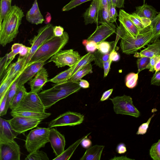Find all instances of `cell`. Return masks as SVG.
I'll list each match as a JSON object with an SVG mask.
<instances>
[{"label": "cell", "mask_w": 160, "mask_h": 160, "mask_svg": "<svg viewBox=\"0 0 160 160\" xmlns=\"http://www.w3.org/2000/svg\"><path fill=\"white\" fill-rule=\"evenodd\" d=\"M24 16L20 8L16 5L12 6L0 26V44L2 46H5L16 37Z\"/></svg>", "instance_id": "cell-1"}, {"label": "cell", "mask_w": 160, "mask_h": 160, "mask_svg": "<svg viewBox=\"0 0 160 160\" xmlns=\"http://www.w3.org/2000/svg\"><path fill=\"white\" fill-rule=\"evenodd\" d=\"M81 88L78 82L68 81L56 84L51 88L43 90L38 94L46 109L59 101L77 92Z\"/></svg>", "instance_id": "cell-2"}, {"label": "cell", "mask_w": 160, "mask_h": 160, "mask_svg": "<svg viewBox=\"0 0 160 160\" xmlns=\"http://www.w3.org/2000/svg\"><path fill=\"white\" fill-rule=\"evenodd\" d=\"M68 40L69 35L66 32H64L61 36L58 37L54 36L43 43L38 49L32 56L25 68L29 65L36 62H45L61 50L67 43Z\"/></svg>", "instance_id": "cell-3"}, {"label": "cell", "mask_w": 160, "mask_h": 160, "mask_svg": "<svg viewBox=\"0 0 160 160\" xmlns=\"http://www.w3.org/2000/svg\"><path fill=\"white\" fill-rule=\"evenodd\" d=\"M153 37L152 30L150 26L141 31L136 38L133 37L125 29L120 43L122 51L128 55L135 54L150 42Z\"/></svg>", "instance_id": "cell-4"}, {"label": "cell", "mask_w": 160, "mask_h": 160, "mask_svg": "<svg viewBox=\"0 0 160 160\" xmlns=\"http://www.w3.org/2000/svg\"><path fill=\"white\" fill-rule=\"evenodd\" d=\"M50 128H38L31 130L25 140V146L27 151L31 153L44 147L49 142L48 136Z\"/></svg>", "instance_id": "cell-5"}, {"label": "cell", "mask_w": 160, "mask_h": 160, "mask_svg": "<svg viewBox=\"0 0 160 160\" xmlns=\"http://www.w3.org/2000/svg\"><path fill=\"white\" fill-rule=\"evenodd\" d=\"M54 26L50 23L40 28L38 34L30 41L31 45L29 52L26 56L25 63L22 71L25 68L32 56L44 42L54 37Z\"/></svg>", "instance_id": "cell-6"}, {"label": "cell", "mask_w": 160, "mask_h": 160, "mask_svg": "<svg viewBox=\"0 0 160 160\" xmlns=\"http://www.w3.org/2000/svg\"><path fill=\"white\" fill-rule=\"evenodd\" d=\"M115 112L117 114L131 116L138 118L140 112L133 103L132 98L129 96L124 95L117 96L112 98Z\"/></svg>", "instance_id": "cell-7"}, {"label": "cell", "mask_w": 160, "mask_h": 160, "mask_svg": "<svg viewBox=\"0 0 160 160\" xmlns=\"http://www.w3.org/2000/svg\"><path fill=\"white\" fill-rule=\"evenodd\" d=\"M45 108L38 93L27 92L18 106L12 111L45 112Z\"/></svg>", "instance_id": "cell-8"}, {"label": "cell", "mask_w": 160, "mask_h": 160, "mask_svg": "<svg viewBox=\"0 0 160 160\" xmlns=\"http://www.w3.org/2000/svg\"><path fill=\"white\" fill-rule=\"evenodd\" d=\"M81 58L78 52L72 49L61 50L52 56L48 62H53L58 68L66 66L71 67L76 64Z\"/></svg>", "instance_id": "cell-9"}, {"label": "cell", "mask_w": 160, "mask_h": 160, "mask_svg": "<svg viewBox=\"0 0 160 160\" xmlns=\"http://www.w3.org/2000/svg\"><path fill=\"white\" fill-rule=\"evenodd\" d=\"M84 116L80 113L71 111L67 112L52 120L48 124V127L62 126H74L82 123Z\"/></svg>", "instance_id": "cell-10"}, {"label": "cell", "mask_w": 160, "mask_h": 160, "mask_svg": "<svg viewBox=\"0 0 160 160\" xmlns=\"http://www.w3.org/2000/svg\"><path fill=\"white\" fill-rule=\"evenodd\" d=\"M43 119V118L16 116L9 121L13 129L21 134L36 127Z\"/></svg>", "instance_id": "cell-11"}, {"label": "cell", "mask_w": 160, "mask_h": 160, "mask_svg": "<svg viewBox=\"0 0 160 160\" xmlns=\"http://www.w3.org/2000/svg\"><path fill=\"white\" fill-rule=\"evenodd\" d=\"M19 146L14 140H0V160H20Z\"/></svg>", "instance_id": "cell-12"}, {"label": "cell", "mask_w": 160, "mask_h": 160, "mask_svg": "<svg viewBox=\"0 0 160 160\" xmlns=\"http://www.w3.org/2000/svg\"><path fill=\"white\" fill-rule=\"evenodd\" d=\"M115 25L110 22L101 24L97 25L94 32L87 38L88 40H92L97 44L104 41L107 38L116 31Z\"/></svg>", "instance_id": "cell-13"}, {"label": "cell", "mask_w": 160, "mask_h": 160, "mask_svg": "<svg viewBox=\"0 0 160 160\" xmlns=\"http://www.w3.org/2000/svg\"><path fill=\"white\" fill-rule=\"evenodd\" d=\"M26 59V56L21 57L19 56L16 62L11 63L8 66L0 79L1 81H16L22 72Z\"/></svg>", "instance_id": "cell-14"}, {"label": "cell", "mask_w": 160, "mask_h": 160, "mask_svg": "<svg viewBox=\"0 0 160 160\" xmlns=\"http://www.w3.org/2000/svg\"><path fill=\"white\" fill-rule=\"evenodd\" d=\"M48 139L56 156L60 155L64 151L66 141L64 136L52 128L50 129Z\"/></svg>", "instance_id": "cell-15"}, {"label": "cell", "mask_w": 160, "mask_h": 160, "mask_svg": "<svg viewBox=\"0 0 160 160\" xmlns=\"http://www.w3.org/2000/svg\"><path fill=\"white\" fill-rule=\"evenodd\" d=\"M45 62H38L27 67L17 79L18 86L24 85L43 67Z\"/></svg>", "instance_id": "cell-16"}, {"label": "cell", "mask_w": 160, "mask_h": 160, "mask_svg": "<svg viewBox=\"0 0 160 160\" xmlns=\"http://www.w3.org/2000/svg\"><path fill=\"white\" fill-rule=\"evenodd\" d=\"M48 74L46 69L42 67L29 83L31 92L38 93L45 83L48 82Z\"/></svg>", "instance_id": "cell-17"}, {"label": "cell", "mask_w": 160, "mask_h": 160, "mask_svg": "<svg viewBox=\"0 0 160 160\" xmlns=\"http://www.w3.org/2000/svg\"><path fill=\"white\" fill-rule=\"evenodd\" d=\"M19 134L13 129L9 120L0 118V140H14Z\"/></svg>", "instance_id": "cell-18"}, {"label": "cell", "mask_w": 160, "mask_h": 160, "mask_svg": "<svg viewBox=\"0 0 160 160\" xmlns=\"http://www.w3.org/2000/svg\"><path fill=\"white\" fill-rule=\"evenodd\" d=\"M118 20L128 32L133 37L136 38L141 31L133 23L128 17L127 12L123 9H120Z\"/></svg>", "instance_id": "cell-19"}, {"label": "cell", "mask_w": 160, "mask_h": 160, "mask_svg": "<svg viewBox=\"0 0 160 160\" xmlns=\"http://www.w3.org/2000/svg\"><path fill=\"white\" fill-rule=\"evenodd\" d=\"M99 0H92L89 7L83 14L85 25L97 23L99 10Z\"/></svg>", "instance_id": "cell-20"}, {"label": "cell", "mask_w": 160, "mask_h": 160, "mask_svg": "<svg viewBox=\"0 0 160 160\" xmlns=\"http://www.w3.org/2000/svg\"><path fill=\"white\" fill-rule=\"evenodd\" d=\"M148 47L139 52H136L134 56L136 58L147 57L150 58L160 55V39H158L152 44L147 45Z\"/></svg>", "instance_id": "cell-21"}, {"label": "cell", "mask_w": 160, "mask_h": 160, "mask_svg": "<svg viewBox=\"0 0 160 160\" xmlns=\"http://www.w3.org/2000/svg\"><path fill=\"white\" fill-rule=\"evenodd\" d=\"M27 21L32 24L38 25L42 23L44 19L39 10L37 0H35L31 8L26 15Z\"/></svg>", "instance_id": "cell-22"}, {"label": "cell", "mask_w": 160, "mask_h": 160, "mask_svg": "<svg viewBox=\"0 0 160 160\" xmlns=\"http://www.w3.org/2000/svg\"><path fill=\"white\" fill-rule=\"evenodd\" d=\"M104 146L96 145L88 148L80 160H100Z\"/></svg>", "instance_id": "cell-23"}, {"label": "cell", "mask_w": 160, "mask_h": 160, "mask_svg": "<svg viewBox=\"0 0 160 160\" xmlns=\"http://www.w3.org/2000/svg\"><path fill=\"white\" fill-rule=\"evenodd\" d=\"M30 49L31 47L26 46L21 43H14L12 46L11 51L6 54L8 59L11 63L18 54L21 57L27 56Z\"/></svg>", "instance_id": "cell-24"}, {"label": "cell", "mask_w": 160, "mask_h": 160, "mask_svg": "<svg viewBox=\"0 0 160 160\" xmlns=\"http://www.w3.org/2000/svg\"><path fill=\"white\" fill-rule=\"evenodd\" d=\"M135 12L139 16L152 20L158 12L152 6L147 4L136 7Z\"/></svg>", "instance_id": "cell-25"}, {"label": "cell", "mask_w": 160, "mask_h": 160, "mask_svg": "<svg viewBox=\"0 0 160 160\" xmlns=\"http://www.w3.org/2000/svg\"><path fill=\"white\" fill-rule=\"evenodd\" d=\"M127 15L133 23L140 31L144 30L151 24L150 19L141 17L135 12L132 14L127 13Z\"/></svg>", "instance_id": "cell-26"}, {"label": "cell", "mask_w": 160, "mask_h": 160, "mask_svg": "<svg viewBox=\"0 0 160 160\" xmlns=\"http://www.w3.org/2000/svg\"><path fill=\"white\" fill-rule=\"evenodd\" d=\"M90 133H88L86 135L84 136L81 138L77 140L70 146L67 149L64 150L60 155L56 157L53 160H68L69 159L82 140L84 138H87Z\"/></svg>", "instance_id": "cell-27"}, {"label": "cell", "mask_w": 160, "mask_h": 160, "mask_svg": "<svg viewBox=\"0 0 160 160\" xmlns=\"http://www.w3.org/2000/svg\"><path fill=\"white\" fill-rule=\"evenodd\" d=\"M11 115L13 117L20 116L30 118H48L50 116V113L38 112L27 111H12L10 112Z\"/></svg>", "instance_id": "cell-28"}, {"label": "cell", "mask_w": 160, "mask_h": 160, "mask_svg": "<svg viewBox=\"0 0 160 160\" xmlns=\"http://www.w3.org/2000/svg\"><path fill=\"white\" fill-rule=\"evenodd\" d=\"M27 92L24 85L18 87L17 91L10 103L9 108L12 111L18 106Z\"/></svg>", "instance_id": "cell-29"}, {"label": "cell", "mask_w": 160, "mask_h": 160, "mask_svg": "<svg viewBox=\"0 0 160 160\" xmlns=\"http://www.w3.org/2000/svg\"><path fill=\"white\" fill-rule=\"evenodd\" d=\"M94 59V56L93 53L90 52L81 57L78 62L76 64L75 67L72 73L71 77L78 70L93 61Z\"/></svg>", "instance_id": "cell-30"}, {"label": "cell", "mask_w": 160, "mask_h": 160, "mask_svg": "<svg viewBox=\"0 0 160 160\" xmlns=\"http://www.w3.org/2000/svg\"><path fill=\"white\" fill-rule=\"evenodd\" d=\"M76 64L60 73L53 78L48 80V82H51L56 84L65 82L71 77L72 73L75 67Z\"/></svg>", "instance_id": "cell-31"}, {"label": "cell", "mask_w": 160, "mask_h": 160, "mask_svg": "<svg viewBox=\"0 0 160 160\" xmlns=\"http://www.w3.org/2000/svg\"><path fill=\"white\" fill-rule=\"evenodd\" d=\"M92 65L90 63L77 71L66 82H78L85 76L92 72Z\"/></svg>", "instance_id": "cell-32"}, {"label": "cell", "mask_w": 160, "mask_h": 160, "mask_svg": "<svg viewBox=\"0 0 160 160\" xmlns=\"http://www.w3.org/2000/svg\"><path fill=\"white\" fill-rule=\"evenodd\" d=\"M152 29L153 37L150 42H153L160 36V12L152 20L150 25Z\"/></svg>", "instance_id": "cell-33"}, {"label": "cell", "mask_w": 160, "mask_h": 160, "mask_svg": "<svg viewBox=\"0 0 160 160\" xmlns=\"http://www.w3.org/2000/svg\"><path fill=\"white\" fill-rule=\"evenodd\" d=\"M115 41H102L98 44L97 49L102 53L106 54L110 53L114 49H116Z\"/></svg>", "instance_id": "cell-34"}, {"label": "cell", "mask_w": 160, "mask_h": 160, "mask_svg": "<svg viewBox=\"0 0 160 160\" xmlns=\"http://www.w3.org/2000/svg\"><path fill=\"white\" fill-rule=\"evenodd\" d=\"M11 2L12 0H0V26L12 8Z\"/></svg>", "instance_id": "cell-35"}, {"label": "cell", "mask_w": 160, "mask_h": 160, "mask_svg": "<svg viewBox=\"0 0 160 160\" xmlns=\"http://www.w3.org/2000/svg\"><path fill=\"white\" fill-rule=\"evenodd\" d=\"M109 18L108 6L99 10L97 18V24L109 22Z\"/></svg>", "instance_id": "cell-36"}, {"label": "cell", "mask_w": 160, "mask_h": 160, "mask_svg": "<svg viewBox=\"0 0 160 160\" xmlns=\"http://www.w3.org/2000/svg\"><path fill=\"white\" fill-rule=\"evenodd\" d=\"M94 56L95 64L101 68H103V63L109 59L110 53L104 54L98 50L93 53Z\"/></svg>", "instance_id": "cell-37"}, {"label": "cell", "mask_w": 160, "mask_h": 160, "mask_svg": "<svg viewBox=\"0 0 160 160\" xmlns=\"http://www.w3.org/2000/svg\"><path fill=\"white\" fill-rule=\"evenodd\" d=\"M26 160H49L47 154L42 151H36L27 155Z\"/></svg>", "instance_id": "cell-38"}, {"label": "cell", "mask_w": 160, "mask_h": 160, "mask_svg": "<svg viewBox=\"0 0 160 160\" xmlns=\"http://www.w3.org/2000/svg\"><path fill=\"white\" fill-rule=\"evenodd\" d=\"M138 74V73L131 72L127 75L125 84L128 88L132 89L136 87L137 83Z\"/></svg>", "instance_id": "cell-39"}, {"label": "cell", "mask_w": 160, "mask_h": 160, "mask_svg": "<svg viewBox=\"0 0 160 160\" xmlns=\"http://www.w3.org/2000/svg\"><path fill=\"white\" fill-rule=\"evenodd\" d=\"M151 157L154 160H160V139L153 144L150 149Z\"/></svg>", "instance_id": "cell-40"}, {"label": "cell", "mask_w": 160, "mask_h": 160, "mask_svg": "<svg viewBox=\"0 0 160 160\" xmlns=\"http://www.w3.org/2000/svg\"><path fill=\"white\" fill-rule=\"evenodd\" d=\"M18 88L17 80L12 85L8 91L6 104V108L8 110L9 108L11 101L16 94Z\"/></svg>", "instance_id": "cell-41"}, {"label": "cell", "mask_w": 160, "mask_h": 160, "mask_svg": "<svg viewBox=\"0 0 160 160\" xmlns=\"http://www.w3.org/2000/svg\"><path fill=\"white\" fill-rule=\"evenodd\" d=\"M137 60L138 70V73L145 69H147V67L149 64L150 58L147 57L138 58Z\"/></svg>", "instance_id": "cell-42"}, {"label": "cell", "mask_w": 160, "mask_h": 160, "mask_svg": "<svg viewBox=\"0 0 160 160\" xmlns=\"http://www.w3.org/2000/svg\"><path fill=\"white\" fill-rule=\"evenodd\" d=\"M91 0H71L68 4L63 7L62 11H69L82 3Z\"/></svg>", "instance_id": "cell-43"}, {"label": "cell", "mask_w": 160, "mask_h": 160, "mask_svg": "<svg viewBox=\"0 0 160 160\" xmlns=\"http://www.w3.org/2000/svg\"><path fill=\"white\" fill-rule=\"evenodd\" d=\"M109 12V22L111 23L116 22L117 17L118 16L116 6L112 3L108 6Z\"/></svg>", "instance_id": "cell-44"}, {"label": "cell", "mask_w": 160, "mask_h": 160, "mask_svg": "<svg viewBox=\"0 0 160 160\" xmlns=\"http://www.w3.org/2000/svg\"><path fill=\"white\" fill-rule=\"evenodd\" d=\"M82 44L88 52H94L97 49L98 44L93 41L84 40L82 42Z\"/></svg>", "instance_id": "cell-45"}, {"label": "cell", "mask_w": 160, "mask_h": 160, "mask_svg": "<svg viewBox=\"0 0 160 160\" xmlns=\"http://www.w3.org/2000/svg\"><path fill=\"white\" fill-rule=\"evenodd\" d=\"M9 90L6 93L3 98L0 100V116L1 117L5 115L8 111L6 108V104Z\"/></svg>", "instance_id": "cell-46"}, {"label": "cell", "mask_w": 160, "mask_h": 160, "mask_svg": "<svg viewBox=\"0 0 160 160\" xmlns=\"http://www.w3.org/2000/svg\"><path fill=\"white\" fill-rule=\"evenodd\" d=\"M154 116V114H153L149 118L146 122L142 124L139 127L138 130L136 133L137 134L143 135L146 133L151 120Z\"/></svg>", "instance_id": "cell-47"}, {"label": "cell", "mask_w": 160, "mask_h": 160, "mask_svg": "<svg viewBox=\"0 0 160 160\" xmlns=\"http://www.w3.org/2000/svg\"><path fill=\"white\" fill-rule=\"evenodd\" d=\"M125 31V29L122 25L120 23L119 26H118L116 30V36L115 40V45L116 46L117 43L119 39H121L124 35Z\"/></svg>", "instance_id": "cell-48"}, {"label": "cell", "mask_w": 160, "mask_h": 160, "mask_svg": "<svg viewBox=\"0 0 160 160\" xmlns=\"http://www.w3.org/2000/svg\"><path fill=\"white\" fill-rule=\"evenodd\" d=\"M160 58V55L150 58L149 63L147 67V69H148L150 72H153L154 71V66Z\"/></svg>", "instance_id": "cell-49"}, {"label": "cell", "mask_w": 160, "mask_h": 160, "mask_svg": "<svg viewBox=\"0 0 160 160\" xmlns=\"http://www.w3.org/2000/svg\"><path fill=\"white\" fill-rule=\"evenodd\" d=\"M151 84L157 86H160V70L155 72L153 75L151 79Z\"/></svg>", "instance_id": "cell-50"}, {"label": "cell", "mask_w": 160, "mask_h": 160, "mask_svg": "<svg viewBox=\"0 0 160 160\" xmlns=\"http://www.w3.org/2000/svg\"><path fill=\"white\" fill-rule=\"evenodd\" d=\"M112 62V61L109 59L103 63V66L104 71V77H106L108 74Z\"/></svg>", "instance_id": "cell-51"}, {"label": "cell", "mask_w": 160, "mask_h": 160, "mask_svg": "<svg viewBox=\"0 0 160 160\" xmlns=\"http://www.w3.org/2000/svg\"><path fill=\"white\" fill-rule=\"evenodd\" d=\"M53 32L55 36L60 37L63 34L64 29L63 27L60 26H54Z\"/></svg>", "instance_id": "cell-52"}, {"label": "cell", "mask_w": 160, "mask_h": 160, "mask_svg": "<svg viewBox=\"0 0 160 160\" xmlns=\"http://www.w3.org/2000/svg\"><path fill=\"white\" fill-rule=\"evenodd\" d=\"M119 54L116 52L115 49H113L110 52L109 59L112 61L116 62L120 59Z\"/></svg>", "instance_id": "cell-53"}, {"label": "cell", "mask_w": 160, "mask_h": 160, "mask_svg": "<svg viewBox=\"0 0 160 160\" xmlns=\"http://www.w3.org/2000/svg\"><path fill=\"white\" fill-rule=\"evenodd\" d=\"M116 150L117 152L119 154H122L125 153L127 151L125 145L123 143H119L117 147Z\"/></svg>", "instance_id": "cell-54"}, {"label": "cell", "mask_w": 160, "mask_h": 160, "mask_svg": "<svg viewBox=\"0 0 160 160\" xmlns=\"http://www.w3.org/2000/svg\"><path fill=\"white\" fill-rule=\"evenodd\" d=\"M80 143L83 148L88 149L91 146L92 142L91 140L87 137L83 139Z\"/></svg>", "instance_id": "cell-55"}, {"label": "cell", "mask_w": 160, "mask_h": 160, "mask_svg": "<svg viewBox=\"0 0 160 160\" xmlns=\"http://www.w3.org/2000/svg\"><path fill=\"white\" fill-rule=\"evenodd\" d=\"M113 90V89L112 88L104 92L102 94L100 101H103L107 100L111 95Z\"/></svg>", "instance_id": "cell-56"}, {"label": "cell", "mask_w": 160, "mask_h": 160, "mask_svg": "<svg viewBox=\"0 0 160 160\" xmlns=\"http://www.w3.org/2000/svg\"><path fill=\"white\" fill-rule=\"evenodd\" d=\"M111 1L112 3L118 8L124 7V0H111Z\"/></svg>", "instance_id": "cell-57"}, {"label": "cell", "mask_w": 160, "mask_h": 160, "mask_svg": "<svg viewBox=\"0 0 160 160\" xmlns=\"http://www.w3.org/2000/svg\"><path fill=\"white\" fill-rule=\"evenodd\" d=\"M78 83L81 88H86L89 87V84L86 80L81 79L78 81Z\"/></svg>", "instance_id": "cell-58"}, {"label": "cell", "mask_w": 160, "mask_h": 160, "mask_svg": "<svg viewBox=\"0 0 160 160\" xmlns=\"http://www.w3.org/2000/svg\"><path fill=\"white\" fill-rule=\"evenodd\" d=\"M52 20V17L51 14L49 12H47L45 16L44 22L47 24L50 23Z\"/></svg>", "instance_id": "cell-59"}, {"label": "cell", "mask_w": 160, "mask_h": 160, "mask_svg": "<svg viewBox=\"0 0 160 160\" xmlns=\"http://www.w3.org/2000/svg\"><path fill=\"white\" fill-rule=\"evenodd\" d=\"M111 160H133V159H130L128 158L126 156H121L120 157H115Z\"/></svg>", "instance_id": "cell-60"}, {"label": "cell", "mask_w": 160, "mask_h": 160, "mask_svg": "<svg viewBox=\"0 0 160 160\" xmlns=\"http://www.w3.org/2000/svg\"><path fill=\"white\" fill-rule=\"evenodd\" d=\"M107 6L108 4L107 0H99V10Z\"/></svg>", "instance_id": "cell-61"}, {"label": "cell", "mask_w": 160, "mask_h": 160, "mask_svg": "<svg viewBox=\"0 0 160 160\" xmlns=\"http://www.w3.org/2000/svg\"><path fill=\"white\" fill-rule=\"evenodd\" d=\"M154 70L155 72L160 70V58L158 60L154 66Z\"/></svg>", "instance_id": "cell-62"}, {"label": "cell", "mask_w": 160, "mask_h": 160, "mask_svg": "<svg viewBox=\"0 0 160 160\" xmlns=\"http://www.w3.org/2000/svg\"><path fill=\"white\" fill-rule=\"evenodd\" d=\"M108 6L110 5L112 3L111 0H107Z\"/></svg>", "instance_id": "cell-63"}, {"label": "cell", "mask_w": 160, "mask_h": 160, "mask_svg": "<svg viewBox=\"0 0 160 160\" xmlns=\"http://www.w3.org/2000/svg\"><path fill=\"white\" fill-rule=\"evenodd\" d=\"M145 0H143V4H145Z\"/></svg>", "instance_id": "cell-64"}]
</instances>
